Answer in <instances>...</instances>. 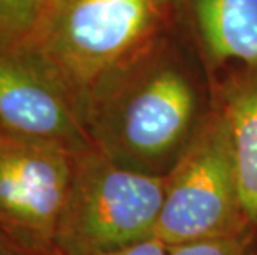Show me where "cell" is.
Here are the masks:
<instances>
[{
    "instance_id": "cell-1",
    "label": "cell",
    "mask_w": 257,
    "mask_h": 255,
    "mask_svg": "<svg viewBox=\"0 0 257 255\" xmlns=\"http://www.w3.org/2000/svg\"><path fill=\"white\" fill-rule=\"evenodd\" d=\"M166 15L168 0H47L17 48L85 111L95 86L148 57Z\"/></svg>"
},
{
    "instance_id": "cell-2",
    "label": "cell",
    "mask_w": 257,
    "mask_h": 255,
    "mask_svg": "<svg viewBox=\"0 0 257 255\" xmlns=\"http://www.w3.org/2000/svg\"><path fill=\"white\" fill-rule=\"evenodd\" d=\"M145 60L95 86L85 103L91 143L114 162L150 171L181 144L193 121L196 96L173 68L150 75Z\"/></svg>"
},
{
    "instance_id": "cell-3",
    "label": "cell",
    "mask_w": 257,
    "mask_h": 255,
    "mask_svg": "<svg viewBox=\"0 0 257 255\" xmlns=\"http://www.w3.org/2000/svg\"><path fill=\"white\" fill-rule=\"evenodd\" d=\"M166 174L124 167L91 146L75 154L58 225L60 255H101L155 237Z\"/></svg>"
},
{
    "instance_id": "cell-4",
    "label": "cell",
    "mask_w": 257,
    "mask_h": 255,
    "mask_svg": "<svg viewBox=\"0 0 257 255\" xmlns=\"http://www.w3.org/2000/svg\"><path fill=\"white\" fill-rule=\"evenodd\" d=\"M231 131L224 111L212 113L166 174L155 237L168 247L244 232Z\"/></svg>"
},
{
    "instance_id": "cell-5",
    "label": "cell",
    "mask_w": 257,
    "mask_h": 255,
    "mask_svg": "<svg viewBox=\"0 0 257 255\" xmlns=\"http://www.w3.org/2000/svg\"><path fill=\"white\" fill-rule=\"evenodd\" d=\"M73 169L75 153L63 146L0 133V234L29 255H60Z\"/></svg>"
},
{
    "instance_id": "cell-6",
    "label": "cell",
    "mask_w": 257,
    "mask_h": 255,
    "mask_svg": "<svg viewBox=\"0 0 257 255\" xmlns=\"http://www.w3.org/2000/svg\"><path fill=\"white\" fill-rule=\"evenodd\" d=\"M0 133L80 153L93 146L78 100L20 48L0 47Z\"/></svg>"
},
{
    "instance_id": "cell-7",
    "label": "cell",
    "mask_w": 257,
    "mask_h": 255,
    "mask_svg": "<svg viewBox=\"0 0 257 255\" xmlns=\"http://www.w3.org/2000/svg\"><path fill=\"white\" fill-rule=\"evenodd\" d=\"M196 15L212 57L257 68V0H196Z\"/></svg>"
},
{
    "instance_id": "cell-8",
    "label": "cell",
    "mask_w": 257,
    "mask_h": 255,
    "mask_svg": "<svg viewBox=\"0 0 257 255\" xmlns=\"http://www.w3.org/2000/svg\"><path fill=\"white\" fill-rule=\"evenodd\" d=\"M222 111L231 131L240 205L245 219L257 224V77L234 86Z\"/></svg>"
},
{
    "instance_id": "cell-9",
    "label": "cell",
    "mask_w": 257,
    "mask_h": 255,
    "mask_svg": "<svg viewBox=\"0 0 257 255\" xmlns=\"http://www.w3.org/2000/svg\"><path fill=\"white\" fill-rule=\"evenodd\" d=\"M47 0H0V47L17 48Z\"/></svg>"
},
{
    "instance_id": "cell-10",
    "label": "cell",
    "mask_w": 257,
    "mask_h": 255,
    "mask_svg": "<svg viewBox=\"0 0 257 255\" xmlns=\"http://www.w3.org/2000/svg\"><path fill=\"white\" fill-rule=\"evenodd\" d=\"M247 238L244 232L226 237L189 242L169 247V255H247Z\"/></svg>"
},
{
    "instance_id": "cell-11",
    "label": "cell",
    "mask_w": 257,
    "mask_h": 255,
    "mask_svg": "<svg viewBox=\"0 0 257 255\" xmlns=\"http://www.w3.org/2000/svg\"><path fill=\"white\" fill-rule=\"evenodd\" d=\"M101 255H169V247L166 243H163L160 238L151 237L148 240L135 243V245L118 248V250L106 252Z\"/></svg>"
},
{
    "instance_id": "cell-12",
    "label": "cell",
    "mask_w": 257,
    "mask_h": 255,
    "mask_svg": "<svg viewBox=\"0 0 257 255\" xmlns=\"http://www.w3.org/2000/svg\"><path fill=\"white\" fill-rule=\"evenodd\" d=\"M0 255H29L0 234Z\"/></svg>"
}]
</instances>
